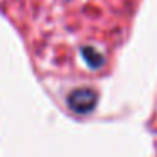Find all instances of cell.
<instances>
[{"instance_id": "cell-2", "label": "cell", "mask_w": 157, "mask_h": 157, "mask_svg": "<svg viewBox=\"0 0 157 157\" xmlns=\"http://www.w3.org/2000/svg\"><path fill=\"white\" fill-rule=\"evenodd\" d=\"M81 54H83V59L86 61V64L90 66V68H100V66L103 64V56L100 54L98 51H96L95 48H91V46H86V48L81 49Z\"/></svg>"}, {"instance_id": "cell-1", "label": "cell", "mask_w": 157, "mask_h": 157, "mask_svg": "<svg viewBox=\"0 0 157 157\" xmlns=\"http://www.w3.org/2000/svg\"><path fill=\"white\" fill-rule=\"evenodd\" d=\"M98 103V93L91 88H78L73 90L68 96V105L76 113H90L95 110Z\"/></svg>"}]
</instances>
